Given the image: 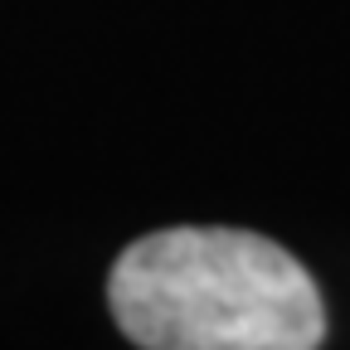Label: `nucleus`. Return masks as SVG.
<instances>
[{
    "mask_svg": "<svg viewBox=\"0 0 350 350\" xmlns=\"http://www.w3.org/2000/svg\"><path fill=\"white\" fill-rule=\"evenodd\" d=\"M107 306L146 350H312L321 292L273 239L248 229H161L107 278Z\"/></svg>",
    "mask_w": 350,
    "mask_h": 350,
    "instance_id": "f257e3e1",
    "label": "nucleus"
}]
</instances>
